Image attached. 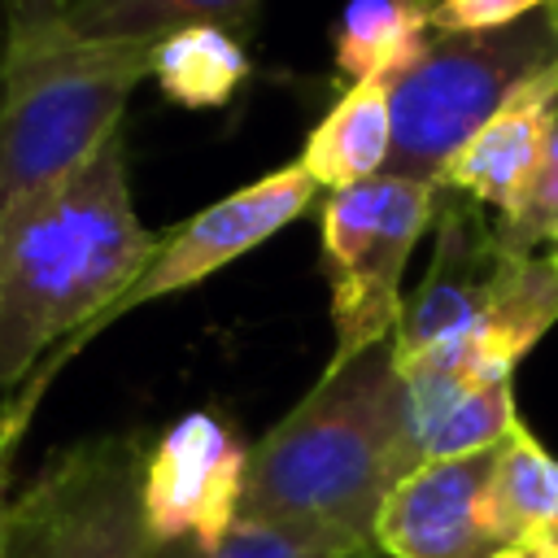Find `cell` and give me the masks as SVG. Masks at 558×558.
I'll list each match as a JSON object with an SVG mask.
<instances>
[{
    "instance_id": "6da1fadb",
    "label": "cell",
    "mask_w": 558,
    "mask_h": 558,
    "mask_svg": "<svg viewBox=\"0 0 558 558\" xmlns=\"http://www.w3.org/2000/svg\"><path fill=\"white\" fill-rule=\"evenodd\" d=\"M161 235L131 205L122 131L52 196L0 227V397L57 375L144 275Z\"/></svg>"
},
{
    "instance_id": "7a4b0ae2",
    "label": "cell",
    "mask_w": 558,
    "mask_h": 558,
    "mask_svg": "<svg viewBox=\"0 0 558 558\" xmlns=\"http://www.w3.org/2000/svg\"><path fill=\"white\" fill-rule=\"evenodd\" d=\"M401 371L392 340L327 366L323 379L248 449L240 514L310 523L375 549V519L405 480Z\"/></svg>"
},
{
    "instance_id": "3957f363",
    "label": "cell",
    "mask_w": 558,
    "mask_h": 558,
    "mask_svg": "<svg viewBox=\"0 0 558 558\" xmlns=\"http://www.w3.org/2000/svg\"><path fill=\"white\" fill-rule=\"evenodd\" d=\"M153 74V39H87L65 0H9L0 48V227L74 179Z\"/></svg>"
},
{
    "instance_id": "277c9868",
    "label": "cell",
    "mask_w": 558,
    "mask_h": 558,
    "mask_svg": "<svg viewBox=\"0 0 558 558\" xmlns=\"http://www.w3.org/2000/svg\"><path fill=\"white\" fill-rule=\"evenodd\" d=\"M558 57L545 13L497 31H436L388 78L392 153L384 174L440 183L453 153Z\"/></svg>"
},
{
    "instance_id": "5b68a950",
    "label": "cell",
    "mask_w": 558,
    "mask_h": 558,
    "mask_svg": "<svg viewBox=\"0 0 558 558\" xmlns=\"http://www.w3.org/2000/svg\"><path fill=\"white\" fill-rule=\"evenodd\" d=\"M440 187L375 174L366 183L327 192L323 205V275L331 292L336 349L327 366L357 357L362 349L392 340L401 318V275L418 235L436 222Z\"/></svg>"
},
{
    "instance_id": "8992f818",
    "label": "cell",
    "mask_w": 558,
    "mask_h": 558,
    "mask_svg": "<svg viewBox=\"0 0 558 558\" xmlns=\"http://www.w3.org/2000/svg\"><path fill=\"white\" fill-rule=\"evenodd\" d=\"M144 453L135 436H92L48 458L9 506L4 558H153Z\"/></svg>"
},
{
    "instance_id": "52a82bcc",
    "label": "cell",
    "mask_w": 558,
    "mask_h": 558,
    "mask_svg": "<svg viewBox=\"0 0 558 558\" xmlns=\"http://www.w3.org/2000/svg\"><path fill=\"white\" fill-rule=\"evenodd\" d=\"M314 192H318L314 179L292 161V166L270 170V174H262V179L227 192L222 201L205 205L179 231L161 235V244H157L153 262L144 266V275L100 314V323L92 327V336L105 331L113 318H122V314H131V310H140L148 301L187 292L201 279L218 275L222 266H231L235 257L253 253L257 244H266L270 235H279L288 222H296L310 209Z\"/></svg>"
},
{
    "instance_id": "ba28073f",
    "label": "cell",
    "mask_w": 558,
    "mask_h": 558,
    "mask_svg": "<svg viewBox=\"0 0 558 558\" xmlns=\"http://www.w3.org/2000/svg\"><path fill=\"white\" fill-rule=\"evenodd\" d=\"M248 480V445L214 410L174 418L144 453V523L157 545H214L235 519Z\"/></svg>"
},
{
    "instance_id": "9c48e42d",
    "label": "cell",
    "mask_w": 558,
    "mask_h": 558,
    "mask_svg": "<svg viewBox=\"0 0 558 558\" xmlns=\"http://www.w3.org/2000/svg\"><path fill=\"white\" fill-rule=\"evenodd\" d=\"M497 449L423 462L397 480L375 519V549L392 558H497L501 549L484 519Z\"/></svg>"
},
{
    "instance_id": "30bf717a",
    "label": "cell",
    "mask_w": 558,
    "mask_h": 558,
    "mask_svg": "<svg viewBox=\"0 0 558 558\" xmlns=\"http://www.w3.org/2000/svg\"><path fill=\"white\" fill-rule=\"evenodd\" d=\"M554 122H558V57L510 92V100L453 153L436 187L458 192L480 209H493L497 222L510 218L523 205L545 161Z\"/></svg>"
},
{
    "instance_id": "8fae6325",
    "label": "cell",
    "mask_w": 558,
    "mask_h": 558,
    "mask_svg": "<svg viewBox=\"0 0 558 558\" xmlns=\"http://www.w3.org/2000/svg\"><path fill=\"white\" fill-rule=\"evenodd\" d=\"M388 153H392L388 78H366V83L344 87V96L310 131L296 166L314 179V187L340 192V187L384 174Z\"/></svg>"
},
{
    "instance_id": "7c38bea8",
    "label": "cell",
    "mask_w": 558,
    "mask_h": 558,
    "mask_svg": "<svg viewBox=\"0 0 558 558\" xmlns=\"http://www.w3.org/2000/svg\"><path fill=\"white\" fill-rule=\"evenodd\" d=\"M484 519L497 549H558V458L519 423L501 449L484 493Z\"/></svg>"
},
{
    "instance_id": "4fadbf2b",
    "label": "cell",
    "mask_w": 558,
    "mask_h": 558,
    "mask_svg": "<svg viewBox=\"0 0 558 558\" xmlns=\"http://www.w3.org/2000/svg\"><path fill=\"white\" fill-rule=\"evenodd\" d=\"M436 0H349L331 26V65L353 87L392 78L432 35Z\"/></svg>"
},
{
    "instance_id": "5bb4252c",
    "label": "cell",
    "mask_w": 558,
    "mask_h": 558,
    "mask_svg": "<svg viewBox=\"0 0 558 558\" xmlns=\"http://www.w3.org/2000/svg\"><path fill=\"white\" fill-rule=\"evenodd\" d=\"M153 78L183 109H218L248 83V52L214 22L179 26L153 44Z\"/></svg>"
},
{
    "instance_id": "9a60e30c",
    "label": "cell",
    "mask_w": 558,
    "mask_h": 558,
    "mask_svg": "<svg viewBox=\"0 0 558 558\" xmlns=\"http://www.w3.org/2000/svg\"><path fill=\"white\" fill-rule=\"evenodd\" d=\"M262 0H65V17L87 39H161L179 26L240 17Z\"/></svg>"
},
{
    "instance_id": "2e32d148",
    "label": "cell",
    "mask_w": 558,
    "mask_h": 558,
    "mask_svg": "<svg viewBox=\"0 0 558 558\" xmlns=\"http://www.w3.org/2000/svg\"><path fill=\"white\" fill-rule=\"evenodd\" d=\"M519 427L514 414V379H493V384H471L458 392L449 405H440L427 427L414 440V462H440V458H462L501 445Z\"/></svg>"
},
{
    "instance_id": "e0dca14e",
    "label": "cell",
    "mask_w": 558,
    "mask_h": 558,
    "mask_svg": "<svg viewBox=\"0 0 558 558\" xmlns=\"http://www.w3.org/2000/svg\"><path fill=\"white\" fill-rule=\"evenodd\" d=\"M366 554H375V549L353 536L310 527V523L248 519V514H240L214 545L174 541V545L153 549V558H366Z\"/></svg>"
},
{
    "instance_id": "ac0fdd59",
    "label": "cell",
    "mask_w": 558,
    "mask_h": 558,
    "mask_svg": "<svg viewBox=\"0 0 558 558\" xmlns=\"http://www.w3.org/2000/svg\"><path fill=\"white\" fill-rule=\"evenodd\" d=\"M497 240L514 253H541V248H558V122L545 148V161L523 196V205L497 222Z\"/></svg>"
},
{
    "instance_id": "d6986e66",
    "label": "cell",
    "mask_w": 558,
    "mask_h": 558,
    "mask_svg": "<svg viewBox=\"0 0 558 558\" xmlns=\"http://www.w3.org/2000/svg\"><path fill=\"white\" fill-rule=\"evenodd\" d=\"M52 384L48 371H35L22 392L0 410V558H4V532H9V506H13V453H17V440L35 414V401L44 397V388Z\"/></svg>"
},
{
    "instance_id": "ffe728a7",
    "label": "cell",
    "mask_w": 558,
    "mask_h": 558,
    "mask_svg": "<svg viewBox=\"0 0 558 558\" xmlns=\"http://www.w3.org/2000/svg\"><path fill=\"white\" fill-rule=\"evenodd\" d=\"M545 4L549 0H436L432 26L436 31H497L532 13H545Z\"/></svg>"
},
{
    "instance_id": "44dd1931",
    "label": "cell",
    "mask_w": 558,
    "mask_h": 558,
    "mask_svg": "<svg viewBox=\"0 0 558 558\" xmlns=\"http://www.w3.org/2000/svg\"><path fill=\"white\" fill-rule=\"evenodd\" d=\"M497 558H558V549H541V545H527V549H506Z\"/></svg>"
},
{
    "instance_id": "7402d4cb",
    "label": "cell",
    "mask_w": 558,
    "mask_h": 558,
    "mask_svg": "<svg viewBox=\"0 0 558 558\" xmlns=\"http://www.w3.org/2000/svg\"><path fill=\"white\" fill-rule=\"evenodd\" d=\"M545 17H549V26H554V35H558V0L545 4Z\"/></svg>"
},
{
    "instance_id": "603a6c76",
    "label": "cell",
    "mask_w": 558,
    "mask_h": 558,
    "mask_svg": "<svg viewBox=\"0 0 558 558\" xmlns=\"http://www.w3.org/2000/svg\"><path fill=\"white\" fill-rule=\"evenodd\" d=\"M549 257H554V266H558V248H554V253H549Z\"/></svg>"
}]
</instances>
